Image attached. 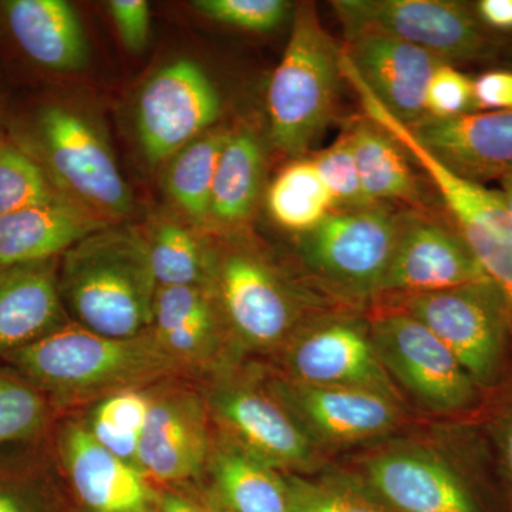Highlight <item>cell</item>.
Masks as SVG:
<instances>
[{"instance_id": "1", "label": "cell", "mask_w": 512, "mask_h": 512, "mask_svg": "<svg viewBox=\"0 0 512 512\" xmlns=\"http://www.w3.org/2000/svg\"><path fill=\"white\" fill-rule=\"evenodd\" d=\"M2 363L35 384L59 413L79 404L92 406L121 390L185 377L151 330L137 338L116 339L73 320Z\"/></svg>"}, {"instance_id": "2", "label": "cell", "mask_w": 512, "mask_h": 512, "mask_svg": "<svg viewBox=\"0 0 512 512\" xmlns=\"http://www.w3.org/2000/svg\"><path fill=\"white\" fill-rule=\"evenodd\" d=\"M59 288L83 328L116 339L150 332L158 285L146 235L110 225L77 242L60 256Z\"/></svg>"}, {"instance_id": "3", "label": "cell", "mask_w": 512, "mask_h": 512, "mask_svg": "<svg viewBox=\"0 0 512 512\" xmlns=\"http://www.w3.org/2000/svg\"><path fill=\"white\" fill-rule=\"evenodd\" d=\"M8 136L70 200L106 221L133 211V195L106 141L70 107L37 103L10 121Z\"/></svg>"}, {"instance_id": "4", "label": "cell", "mask_w": 512, "mask_h": 512, "mask_svg": "<svg viewBox=\"0 0 512 512\" xmlns=\"http://www.w3.org/2000/svg\"><path fill=\"white\" fill-rule=\"evenodd\" d=\"M342 73L336 46L312 5L299 6L284 56L266 94L269 131L279 150L302 156L328 126Z\"/></svg>"}, {"instance_id": "5", "label": "cell", "mask_w": 512, "mask_h": 512, "mask_svg": "<svg viewBox=\"0 0 512 512\" xmlns=\"http://www.w3.org/2000/svg\"><path fill=\"white\" fill-rule=\"evenodd\" d=\"M402 312L423 323L451 350L481 394L503 382L508 360L507 309L490 281L406 296Z\"/></svg>"}, {"instance_id": "6", "label": "cell", "mask_w": 512, "mask_h": 512, "mask_svg": "<svg viewBox=\"0 0 512 512\" xmlns=\"http://www.w3.org/2000/svg\"><path fill=\"white\" fill-rule=\"evenodd\" d=\"M346 37L380 33L426 50L441 62H484L500 57L494 36L463 3L447 0H338L333 2Z\"/></svg>"}, {"instance_id": "7", "label": "cell", "mask_w": 512, "mask_h": 512, "mask_svg": "<svg viewBox=\"0 0 512 512\" xmlns=\"http://www.w3.org/2000/svg\"><path fill=\"white\" fill-rule=\"evenodd\" d=\"M400 215L386 205L330 212L318 227L299 235L305 264L319 278L352 295L382 292Z\"/></svg>"}, {"instance_id": "8", "label": "cell", "mask_w": 512, "mask_h": 512, "mask_svg": "<svg viewBox=\"0 0 512 512\" xmlns=\"http://www.w3.org/2000/svg\"><path fill=\"white\" fill-rule=\"evenodd\" d=\"M185 379L174 377L150 387L137 464L158 488L190 490L201 480L214 446L204 393Z\"/></svg>"}, {"instance_id": "9", "label": "cell", "mask_w": 512, "mask_h": 512, "mask_svg": "<svg viewBox=\"0 0 512 512\" xmlns=\"http://www.w3.org/2000/svg\"><path fill=\"white\" fill-rule=\"evenodd\" d=\"M384 369L419 402L441 413L473 409L483 394L464 367L423 323L402 311L387 313L372 326Z\"/></svg>"}, {"instance_id": "10", "label": "cell", "mask_w": 512, "mask_h": 512, "mask_svg": "<svg viewBox=\"0 0 512 512\" xmlns=\"http://www.w3.org/2000/svg\"><path fill=\"white\" fill-rule=\"evenodd\" d=\"M202 393L222 437L285 474L311 466L315 457L311 436L266 384L262 389L220 377Z\"/></svg>"}, {"instance_id": "11", "label": "cell", "mask_w": 512, "mask_h": 512, "mask_svg": "<svg viewBox=\"0 0 512 512\" xmlns=\"http://www.w3.org/2000/svg\"><path fill=\"white\" fill-rule=\"evenodd\" d=\"M49 444L76 512H157L161 488L100 446L82 419L56 423Z\"/></svg>"}, {"instance_id": "12", "label": "cell", "mask_w": 512, "mask_h": 512, "mask_svg": "<svg viewBox=\"0 0 512 512\" xmlns=\"http://www.w3.org/2000/svg\"><path fill=\"white\" fill-rule=\"evenodd\" d=\"M221 116V97L208 74L180 59L158 70L137 100V131L144 156L157 164L202 136Z\"/></svg>"}, {"instance_id": "13", "label": "cell", "mask_w": 512, "mask_h": 512, "mask_svg": "<svg viewBox=\"0 0 512 512\" xmlns=\"http://www.w3.org/2000/svg\"><path fill=\"white\" fill-rule=\"evenodd\" d=\"M424 173L439 192L454 227L476 256L478 264L503 295L508 319V360L497 389L512 392V217L498 191L470 183L429 160Z\"/></svg>"}, {"instance_id": "14", "label": "cell", "mask_w": 512, "mask_h": 512, "mask_svg": "<svg viewBox=\"0 0 512 512\" xmlns=\"http://www.w3.org/2000/svg\"><path fill=\"white\" fill-rule=\"evenodd\" d=\"M212 288L225 325L248 348H276L291 335L295 301L258 256L229 252L215 264Z\"/></svg>"}, {"instance_id": "15", "label": "cell", "mask_w": 512, "mask_h": 512, "mask_svg": "<svg viewBox=\"0 0 512 512\" xmlns=\"http://www.w3.org/2000/svg\"><path fill=\"white\" fill-rule=\"evenodd\" d=\"M485 279L488 276L456 227L417 212L400 215L399 235L382 292L420 295Z\"/></svg>"}, {"instance_id": "16", "label": "cell", "mask_w": 512, "mask_h": 512, "mask_svg": "<svg viewBox=\"0 0 512 512\" xmlns=\"http://www.w3.org/2000/svg\"><path fill=\"white\" fill-rule=\"evenodd\" d=\"M266 387L309 436L335 443L379 436L396 426L400 417L396 400L375 390L292 379H272Z\"/></svg>"}, {"instance_id": "17", "label": "cell", "mask_w": 512, "mask_h": 512, "mask_svg": "<svg viewBox=\"0 0 512 512\" xmlns=\"http://www.w3.org/2000/svg\"><path fill=\"white\" fill-rule=\"evenodd\" d=\"M367 485L396 512H483L473 484L457 467L420 450L370 458Z\"/></svg>"}, {"instance_id": "18", "label": "cell", "mask_w": 512, "mask_h": 512, "mask_svg": "<svg viewBox=\"0 0 512 512\" xmlns=\"http://www.w3.org/2000/svg\"><path fill=\"white\" fill-rule=\"evenodd\" d=\"M410 133L447 170L483 185L512 173V111H477L410 124Z\"/></svg>"}, {"instance_id": "19", "label": "cell", "mask_w": 512, "mask_h": 512, "mask_svg": "<svg viewBox=\"0 0 512 512\" xmlns=\"http://www.w3.org/2000/svg\"><path fill=\"white\" fill-rule=\"evenodd\" d=\"M289 379L320 386L375 390L396 400L392 377L377 355L372 336L353 322H332L305 333L286 357Z\"/></svg>"}, {"instance_id": "20", "label": "cell", "mask_w": 512, "mask_h": 512, "mask_svg": "<svg viewBox=\"0 0 512 512\" xmlns=\"http://www.w3.org/2000/svg\"><path fill=\"white\" fill-rule=\"evenodd\" d=\"M342 50L367 89L397 120L410 126L427 116V86L444 62L403 40L372 32L348 36Z\"/></svg>"}, {"instance_id": "21", "label": "cell", "mask_w": 512, "mask_h": 512, "mask_svg": "<svg viewBox=\"0 0 512 512\" xmlns=\"http://www.w3.org/2000/svg\"><path fill=\"white\" fill-rule=\"evenodd\" d=\"M224 323L212 286H158L151 333L188 379L217 370Z\"/></svg>"}, {"instance_id": "22", "label": "cell", "mask_w": 512, "mask_h": 512, "mask_svg": "<svg viewBox=\"0 0 512 512\" xmlns=\"http://www.w3.org/2000/svg\"><path fill=\"white\" fill-rule=\"evenodd\" d=\"M0 29L13 49L42 72H76L89 62L82 20L64 0H3Z\"/></svg>"}, {"instance_id": "23", "label": "cell", "mask_w": 512, "mask_h": 512, "mask_svg": "<svg viewBox=\"0 0 512 512\" xmlns=\"http://www.w3.org/2000/svg\"><path fill=\"white\" fill-rule=\"evenodd\" d=\"M59 259L0 269V362L72 320L60 295Z\"/></svg>"}, {"instance_id": "24", "label": "cell", "mask_w": 512, "mask_h": 512, "mask_svg": "<svg viewBox=\"0 0 512 512\" xmlns=\"http://www.w3.org/2000/svg\"><path fill=\"white\" fill-rule=\"evenodd\" d=\"M181 491L218 512H289L285 473L221 434L215 437L201 480L190 490Z\"/></svg>"}, {"instance_id": "25", "label": "cell", "mask_w": 512, "mask_h": 512, "mask_svg": "<svg viewBox=\"0 0 512 512\" xmlns=\"http://www.w3.org/2000/svg\"><path fill=\"white\" fill-rule=\"evenodd\" d=\"M110 222L63 198L0 217V269L59 259Z\"/></svg>"}, {"instance_id": "26", "label": "cell", "mask_w": 512, "mask_h": 512, "mask_svg": "<svg viewBox=\"0 0 512 512\" xmlns=\"http://www.w3.org/2000/svg\"><path fill=\"white\" fill-rule=\"evenodd\" d=\"M363 191L372 204L399 201L423 207L419 181L402 144L369 117L352 121L345 131Z\"/></svg>"}, {"instance_id": "27", "label": "cell", "mask_w": 512, "mask_h": 512, "mask_svg": "<svg viewBox=\"0 0 512 512\" xmlns=\"http://www.w3.org/2000/svg\"><path fill=\"white\" fill-rule=\"evenodd\" d=\"M0 512H76L49 437L0 448Z\"/></svg>"}, {"instance_id": "28", "label": "cell", "mask_w": 512, "mask_h": 512, "mask_svg": "<svg viewBox=\"0 0 512 512\" xmlns=\"http://www.w3.org/2000/svg\"><path fill=\"white\" fill-rule=\"evenodd\" d=\"M262 173L264 153L258 138L248 130L228 133L215 171L210 217L225 225L247 220L258 201Z\"/></svg>"}, {"instance_id": "29", "label": "cell", "mask_w": 512, "mask_h": 512, "mask_svg": "<svg viewBox=\"0 0 512 512\" xmlns=\"http://www.w3.org/2000/svg\"><path fill=\"white\" fill-rule=\"evenodd\" d=\"M266 202L276 224L299 235L318 227L336 210V202L311 158L286 165L269 187Z\"/></svg>"}, {"instance_id": "30", "label": "cell", "mask_w": 512, "mask_h": 512, "mask_svg": "<svg viewBox=\"0 0 512 512\" xmlns=\"http://www.w3.org/2000/svg\"><path fill=\"white\" fill-rule=\"evenodd\" d=\"M228 133H208L195 138L171 157L164 183L168 194L191 220L210 217L212 185Z\"/></svg>"}, {"instance_id": "31", "label": "cell", "mask_w": 512, "mask_h": 512, "mask_svg": "<svg viewBox=\"0 0 512 512\" xmlns=\"http://www.w3.org/2000/svg\"><path fill=\"white\" fill-rule=\"evenodd\" d=\"M150 387L121 390L103 397L92 404L82 419L100 446L136 468L138 447L150 410Z\"/></svg>"}, {"instance_id": "32", "label": "cell", "mask_w": 512, "mask_h": 512, "mask_svg": "<svg viewBox=\"0 0 512 512\" xmlns=\"http://www.w3.org/2000/svg\"><path fill=\"white\" fill-rule=\"evenodd\" d=\"M158 286H212L217 259L183 225L161 222L147 238Z\"/></svg>"}, {"instance_id": "33", "label": "cell", "mask_w": 512, "mask_h": 512, "mask_svg": "<svg viewBox=\"0 0 512 512\" xmlns=\"http://www.w3.org/2000/svg\"><path fill=\"white\" fill-rule=\"evenodd\" d=\"M59 414L35 384L0 362V448L47 439Z\"/></svg>"}, {"instance_id": "34", "label": "cell", "mask_w": 512, "mask_h": 512, "mask_svg": "<svg viewBox=\"0 0 512 512\" xmlns=\"http://www.w3.org/2000/svg\"><path fill=\"white\" fill-rule=\"evenodd\" d=\"M67 198L35 158L0 136V217Z\"/></svg>"}, {"instance_id": "35", "label": "cell", "mask_w": 512, "mask_h": 512, "mask_svg": "<svg viewBox=\"0 0 512 512\" xmlns=\"http://www.w3.org/2000/svg\"><path fill=\"white\" fill-rule=\"evenodd\" d=\"M289 512H396L369 487L342 477L311 480L285 474Z\"/></svg>"}, {"instance_id": "36", "label": "cell", "mask_w": 512, "mask_h": 512, "mask_svg": "<svg viewBox=\"0 0 512 512\" xmlns=\"http://www.w3.org/2000/svg\"><path fill=\"white\" fill-rule=\"evenodd\" d=\"M311 160L323 184L332 194L336 202V210L373 205L363 191L352 147L345 134H342L335 144L311 157Z\"/></svg>"}, {"instance_id": "37", "label": "cell", "mask_w": 512, "mask_h": 512, "mask_svg": "<svg viewBox=\"0 0 512 512\" xmlns=\"http://www.w3.org/2000/svg\"><path fill=\"white\" fill-rule=\"evenodd\" d=\"M192 5L217 22L258 33L279 28L291 13V3L284 0H197Z\"/></svg>"}, {"instance_id": "38", "label": "cell", "mask_w": 512, "mask_h": 512, "mask_svg": "<svg viewBox=\"0 0 512 512\" xmlns=\"http://www.w3.org/2000/svg\"><path fill=\"white\" fill-rule=\"evenodd\" d=\"M477 111L474 80L454 64L441 63L427 86V116L450 119Z\"/></svg>"}, {"instance_id": "39", "label": "cell", "mask_w": 512, "mask_h": 512, "mask_svg": "<svg viewBox=\"0 0 512 512\" xmlns=\"http://www.w3.org/2000/svg\"><path fill=\"white\" fill-rule=\"evenodd\" d=\"M109 10L124 46L134 53L143 52L150 40L151 13L148 2L111 0Z\"/></svg>"}, {"instance_id": "40", "label": "cell", "mask_w": 512, "mask_h": 512, "mask_svg": "<svg viewBox=\"0 0 512 512\" xmlns=\"http://www.w3.org/2000/svg\"><path fill=\"white\" fill-rule=\"evenodd\" d=\"M477 110L512 111V70H488L474 80Z\"/></svg>"}, {"instance_id": "41", "label": "cell", "mask_w": 512, "mask_h": 512, "mask_svg": "<svg viewBox=\"0 0 512 512\" xmlns=\"http://www.w3.org/2000/svg\"><path fill=\"white\" fill-rule=\"evenodd\" d=\"M500 412L495 414L494 437L498 468L512 498V393L505 394Z\"/></svg>"}, {"instance_id": "42", "label": "cell", "mask_w": 512, "mask_h": 512, "mask_svg": "<svg viewBox=\"0 0 512 512\" xmlns=\"http://www.w3.org/2000/svg\"><path fill=\"white\" fill-rule=\"evenodd\" d=\"M476 9L485 28L512 32V0H481Z\"/></svg>"}, {"instance_id": "43", "label": "cell", "mask_w": 512, "mask_h": 512, "mask_svg": "<svg viewBox=\"0 0 512 512\" xmlns=\"http://www.w3.org/2000/svg\"><path fill=\"white\" fill-rule=\"evenodd\" d=\"M157 512H218L194 495L175 488H161Z\"/></svg>"}, {"instance_id": "44", "label": "cell", "mask_w": 512, "mask_h": 512, "mask_svg": "<svg viewBox=\"0 0 512 512\" xmlns=\"http://www.w3.org/2000/svg\"><path fill=\"white\" fill-rule=\"evenodd\" d=\"M501 190L498 191L501 201H503L505 210L510 212L512 217V173L500 180Z\"/></svg>"}, {"instance_id": "45", "label": "cell", "mask_w": 512, "mask_h": 512, "mask_svg": "<svg viewBox=\"0 0 512 512\" xmlns=\"http://www.w3.org/2000/svg\"><path fill=\"white\" fill-rule=\"evenodd\" d=\"M500 57H504L508 63L512 64V40H504L503 49H501Z\"/></svg>"}]
</instances>
